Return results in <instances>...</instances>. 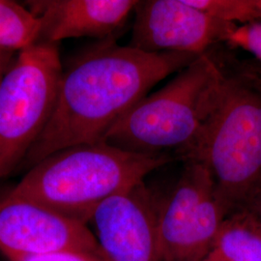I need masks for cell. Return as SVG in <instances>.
<instances>
[{"mask_svg":"<svg viewBox=\"0 0 261 261\" xmlns=\"http://www.w3.org/2000/svg\"><path fill=\"white\" fill-rule=\"evenodd\" d=\"M221 98L203 136L185 159L211 174L229 215L261 196V67L225 64Z\"/></svg>","mask_w":261,"mask_h":261,"instance_id":"obj_3","label":"cell"},{"mask_svg":"<svg viewBox=\"0 0 261 261\" xmlns=\"http://www.w3.org/2000/svg\"><path fill=\"white\" fill-rule=\"evenodd\" d=\"M61 251L102 254L84 222L25 199L7 195L0 199V252L7 259Z\"/></svg>","mask_w":261,"mask_h":261,"instance_id":"obj_8","label":"cell"},{"mask_svg":"<svg viewBox=\"0 0 261 261\" xmlns=\"http://www.w3.org/2000/svg\"><path fill=\"white\" fill-rule=\"evenodd\" d=\"M40 23L25 5L0 0V47L16 51L37 43Z\"/></svg>","mask_w":261,"mask_h":261,"instance_id":"obj_12","label":"cell"},{"mask_svg":"<svg viewBox=\"0 0 261 261\" xmlns=\"http://www.w3.org/2000/svg\"><path fill=\"white\" fill-rule=\"evenodd\" d=\"M228 215L208 169L195 160L184 161L177 182L157 199L162 260H202Z\"/></svg>","mask_w":261,"mask_h":261,"instance_id":"obj_6","label":"cell"},{"mask_svg":"<svg viewBox=\"0 0 261 261\" xmlns=\"http://www.w3.org/2000/svg\"><path fill=\"white\" fill-rule=\"evenodd\" d=\"M251 211L252 214L254 215V217L256 218L258 224L260 225L261 228V196L257 199V201L252 205V208L249 210Z\"/></svg>","mask_w":261,"mask_h":261,"instance_id":"obj_17","label":"cell"},{"mask_svg":"<svg viewBox=\"0 0 261 261\" xmlns=\"http://www.w3.org/2000/svg\"><path fill=\"white\" fill-rule=\"evenodd\" d=\"M201 261H261V228L249 210L228 215Z\"/></svg>","mask_w":261,"mask_h":261,"instance_id":"obj_11","label":"cell"},{"mask_svg":"<svg viewBox=\"0 0 261 261\" xmlns=\"http://www.w3.org/2000/svg\"><path fill=\"white\" fill-rule=\"evenodd\" d=\"M197 57L148 54L114 40L84 51L63 70L51 117L22 166L31 168L59 150L103 141L154 85Z\"/></svg>","mask_w":261,"mask_h":261,"instance_id":"obj_1","label":"cell"},{"mask_svg":"<svg viewBox=\"0 0 261 261\" xmlns=\"http://www.w3.org/2000/svg\"><path fill=\"white\" fill-rule=\"evenodd\" d=\"M63 73L56 44L19 50L0 85V181L22 166L49 121Z\"/></svg>","mask_w":261,"mask_h":261,"instance_id":"obj_5","label":"cell"},{"mask_svg":"<svg viewBox=\"0 0 261 261\" xmlns=\"http://www.w3.org/2000/svg\"><path fill=\"white\" fill-rule=\"evenodd\" d=\"M88 223L107 261H163L157 199L143 182L98 206Z\"/></svg>","mask_w":261,"mask_h":261,"instance_id":"obj_9","label":"cell"},{"mask_svg":"<svg viewBox=\"0 0 261 261\" xmlns=\"http://www.w3.org/2000/svg\"><path fill=\"white\" fill-rule=\"evenodd\" d=\"M259 5H260V14H261V0H259ZM261 21V20H260Z\"/></svg>","mask_w":261,"mask_h":261,"instance_id":"obj_18","label":"cell"},{"mask_svg":"<svg viewBox=\"0 0 261 261\" xmlns=\"http://www.w3.org/2000/svg\"><path fill=\"white\" fill-rule=\"evenodd\" d=\"M13 55H14L13 50L0 47V85L4 75L9 69L10 65L12 64Z\"/></svg>","mask_w":261,"mask_h":261,"instance_id":"obj_16","label":"cell"},{"mask_svg":"<svg viewBox=\"0 0 261 261\" xmlns=\"http://www.w3.org/2000/svg\"><path fill=\"white\" fill-rule=\"evenodd\" d=\"M138 0H31L28 10L40 23L38 42L68 38L112 40L124 28Z\"/></svg>","mask_w":261,"mask_h":261,"instance_id":"obj_10","label":"cell"},{"mask_svg":"<svg viewBox=\"0 0 261 261\" xmlns=\"http://www.w3.org/2000/svg\"><path fill=\"white\" fill-rule=\"evenodd\" d=\"M224 43L250 53L261 63V21L236 25Z\"/></svg>","mask_w":261,"mask_h":261,"instance_id":"obj_14","label":"cell"},{"mask_svg":"<svg viewBox=\"0 0 261 261\" xmlns=\"http://www.w3.org/2000/svg\"><path fill=\"white\" fill-rule=\"evenodd\" d=\"M134 12L129 46L148 54L202 56L224 43L236 27L215 19L188 0H138Z\"/></svg>","mask_w":261,"mask_h":261,"instance_id":"obj_7","label":"cell"},{"mask_svg":"<svg viewBox=\"0 0 261 261\" xmlns=\"http://www.w3.org/2000/svg\"><path fill=\"white\" fill-rule=\"evenodd\" d=\"M223 84L220 61L210 51L198 56L164 87L136 103L103 141L130 153L184 161L203 136Z\"/></svg>","mask_w":261,"mask_h":261,"instance_id":"obj_2","label":"cell"},{"mask_svg":"<svg viewBox=\"0 0 261 261\" xmlns=\"http://www.w3.org/2000/svg\"><path fill=\"white\" fill-rule=\"evenodd\" d=\"M197 9L215 19L242 25L260 21L259 0H188Z\"/></svg>","mask_w":261,"mask_h":261,"instance_id":"obj_13","label":"cell"},{"mask_svg":"<svg viewBox=\"0 0 261 261\" xmlns=\"http://www.w3.org/2000/svg\"><path fill=\"white\" fill-rule=\"evenodd\" d=\"M173 159L130 153L103 141L79 144L59 150L29 168L7 196L87 224L105 200L137 186Z\"/></svg>","mask_w":261,"mask_h":261,"instance_id":"obj_4","label":"cell"},{"mask_svg":"<svg viewBox=\"0 0 261 261\" xmlns=\"http://www.w3.org/2000/svg\"><path fill=\"white\" fill-rule=\"evenodd\" d=\"M8 261H107L103 254L84 251H61L35 256L14 257Z\"/></svg>","mask_w":261,"mask_h":261,"instance_id":"obj_15","label":"cell"}]
</instances>
